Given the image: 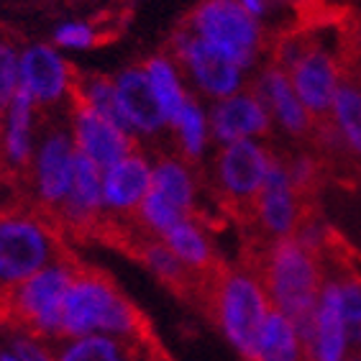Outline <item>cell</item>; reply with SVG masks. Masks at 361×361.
Segmentation results:
<instances>
[{"instance_id": "obj_20", "label": "cell", "mask_w": 361, "mask_h": 361, "mask_svg": "<svg viewBox=\"0 0 361 361\" xmlns=\"http://www.w3.org/2000/svg\"><path fill=\"white\" fill-rule=\"evenodd\" d=\"M34 111L36 100L23 87L6 108V121L0 128V152L11 169H26L34 154Z\"/></svg>"}, {"instance_id": "obj_16", "label": "cell", "mask_w": 361, "mask_h": 361, "mask_svg": "<svg viewBox=\"0 0 361 361\" xmlns=\"http://www.w3.org/2000/svg\"><path fill=\"white\" fill-rule=\"evenodd\" d=\"M21 87L36 105H54L72 90L70 67L51 47H28L21 54Z\"/></svg>"}, {"instance_id": "obj_2", "label": "cell", "mask_w": 361, "mask_h": 361, "mask_svg": "<svg viewBox=\"0 0 361 361\" xmlns=\"http://www.w3.org/2000/svg\"><path fill=\"white\" fill-rule=\"evenodd\" d=\"M144 315L133 307L111 277L77 267L62 307V336H116L144 341Z\"/></svg>"}, {"instance_id": "obj_8", "label": "cell", "mask_w": 361, "mask_h": 361, "mask_svg": "<svg viewBox=\"0 0 361 361\" xmlns=\"http://www.w3.org/2000/svg\"><path fill=\"white\" fill-rule=\"evenodd\" d=\"M172 47L182 67L188 70V75L192 77L195 85L205 95L223 100V97L241 90V67L233 59H228L223 51H218L216 47L197 39L185 26L172 36Z\"/></svg>"}, {"instance_id": "obj_9", "label": "cell", "mask_w": 361, "mask_h": 361, "mask_svg": "<svg viewBox=\"0 0 361 361\" xmlns=\"http://www.w3.org/2000/svg\"><path fill=\"white\" fill-rule=\"evenodd\" d=\"M287 75H290V82L298 92L300 103L310 111L313 118L331 116L336 90L341 85V72L338 62L326 47L305 39V47L298 54V59L290 64Z\"/></svg>"}, {"instance_id": "obj_23", "label": "cell", "mask_w": 361, "mask_h": 361, "mask_svg": "<svg viewBox=\"0 0 361 361\" xmlns=\"http://www.w3.org/2000/svg\"><path fill=\"white\" fill-rule=\"evenodd\" d=\"M144 341L116 338V336H80L62 348L56 361H136Z\"/></svg>"}, {"instance_id": "obj_37", "label": "cell", "mask_w": 361, "mask_h": 361, "mask_svg": "<svg viewBox=\"0 0 361 361\" xmlns=\"http://www.w3.org/2000/svg\"><path fill=\"white\" fill-rule=\"evenodd\" d=\"M343 361H361V348H351L346 354V359Z\"/></svg>"}, {"instance_id": "obj_28", "label": "cell", "mask_w": 361, "mask_h": 361, "mask_svg": "<svg viewBox=\"0 0 361 361\" xmlns=\"http://www.w3.org/2000/svg\"><path fill=\"white\" fill-rule=\"evenodd\" d=\"M72 92H77V95L82 97V100H87L97 113H103L105 118H111L113 123H118L121 128L128 131V126H126L123 116H121L118 97H116V82H113V80H108V77H92V80L82 82V87H72Z\"/></svg>"}, {"instance_id": "obj_31", "label": "cell", "mask_w": 361, "mask_h": 361, "mask_svg": "<svg viewBox=\"0 0 361 361\" xmlns=\"http://www.w3.org/2000/svg\"><path fill=\"white\" fill-rule=\"evenodd\" d=\"M54 44L62 49H90L97 44V31L90 23H62L54 31Z\"/></svg>"}, {"instance_id": "obj_15", "label": "cell", "mask_w": 361, "mask_h": 361, "mask_svg": "<svg viewBox=\"0 0 361 361\" xmlns=\"http://www.w3.org/2000/svg\"><path fill=\"white\" fill-rule=\"evenodd\" d=\"M116 97L126 126L131 133H157L161 126H167V118L161 113L149 75L144 67H128L116 80Z\"/></svg>"}, {"instance_id": "obj_30", "label": "cell", "mask_w": 361, "mask_h": 361, "mask_svg": "<svg viewBox=\"0 0 361 361\" xmlns=\"http://www.w3.org/2000/svg\"><path fill=\"white\" fill-rule=\"evenodd\" d=\"M18 87H21V54L8 39L0 36V111H6Z\"/></svg>"}, {"instance_id": "obj_17", "label": "cell", "mask_w": 361, "mask_h": 361, "mask_svg": "<svg viewBox=\"0 0 361 361\" xmlns=\"http://www.w3.org/2000/svg\"><path fill=\"white\" fill-rule=\"evenodd\" d=\"M152 172L144 154L131 152L113 167L103 169V202L116 213H136L152 190Z\"/></svg>"}, {"instance_id": "obj_7", "label": "cell", "mask_w": 361, "mask_h": 361, "mask_svg": "<svg viewBox=\"0 0 361 361\" xmlns=\"http://www.w3.org/2000/svg\"><path fill=\"white\" fill-rule=\"evenodd\" d=\"M274 157L267 146L254 139H243L226 144L218 154V185H221L226 200L233 205L254 210L259 190L264 185Z\"/></svg>"}, {"instance_id": "obj_4", "label": "cell", "mask_w": 361, "mask_h": 361, "mask_svg": "<svg viewBox=\"0 0 361 361\" xmlns=\"http://www.w3.org/2000/svg\"><path fill=\"white\" fill-rule=\"evenodd\" d=\"M75 264L54 262L28 279L0 292V315L36 336H62V307L75 277Z\"/></svg>"}, {"instance_id": "obj_35", "label": "cell", "mask_w": 361, "mask_h": 361, "mask_svg": "<svg viewBox=\"0 0 361 361\" xmlns=\"http://www.w3.org/2000/svg\"><path fill=\"white\" fill-rule=\"evenodd\" d=\"M246 11H249L251 16H264V11H267V0H238Z\"/></svg>"}, {"instance_id": "obj_13", "label": "cell", "mask_w": 361, "mask_h": 361, "mask_svg": "<svg viewBox=\"0 0 361 361\" xmlns=\"http://www.w3.org/2000/svg\"><path fill=\"white\" fill-rule=\"evenodd\" d=\"M351 351L346 334V320L341 310L338 279H323L315 305L313 336L305 348V361H343Z\"/></svg>"}, {"instance_id": "obj_12", "label": "cell", "mask_w": 361, "mask_h": 361, "mask_svg": "<svg viewBox=\"0 0 361 361\" xmlns=\"http://www.w3.org/2000/svg\"><path fill=\"white\" fill-rule=\"evenodd\" d=\"M208 126L216 141L226 146L233 141L264 136L271 126V113L257 92H233L213 105Z\"/></svg>"}, {"instance_id": "obj_6", "label": "cell", "mask_w": 361, "mask_h": 361, "mask_svg": "<svg viewBox=\"0 0 361 361\" xmlns=\"http://www.w3.org/2000/svg\"><path fill=\"white\" fill-rule=\"evenodd\" d=\"M182 26L233 59L241 70L257 59L262 44L259 21L238 0H200Z\"/></svg>"}, {"instance_id": "obj_1", "label": "cell", "mask_w": 361, "mask_h": 361, "mask_svg": "<svg viewBox=\"0 0 361 361\" xmlns=\"http://www.w3.org/2000/svg\"><path fill=\"white\" fill-rule=\"evenodd\" d=\"M264 285L269 302L274 310L295 323L298 336L302 341V351L313 336V318L318 295L323 287V271L318 264V254L295 236L274 238L262 271H257Z\"/></svg>"}, {"instance_id": "obj_10", "label": "cell", "mask_w": 361, "mask_h": 361, "mask_svg": "<svg viewBox=\"0 0 361 361\" xmlns=\"http://www.w3.org/2000/svg\"><path fill=\"white\" fill-rule=\"evenodd\" d=\"M72 139H75L77 152L90 157L100 169L113 167L116 161L128 157L133 149L131 133L97 113L87 100L75 92L72 100Z\"/></svg>"}, {"instance_id": "obj_36", "label": "cell", "mask_w": 361, "mask_h": 361, "mask_svg": "<svg viewBox=\"0 0 361 361\" xmlns=\"http://www.w3.org/2000/svg\"><path fill=\"white\" fill-rule=\"evenodd\" d=\"M136 361H164V359H161V354H157V351H152V354H149V351H141V354L136 356Z\"/></svg>"}, {"instance_id": "obj_34", "label": "cell", "mask_w": 361, "mask_h": 361, "mask_svg": "<svg viewBox=\"0 0 361 361\" xmlns=\"http://www.w3.org/2000/svg\"><path fill=\"white\" fill-rule=\"evenodd\" d=\"M346 42H348V47H351V51H354L356 59H361V18H359V21L348 23Z\"/></svg>"}, {"instance_id": "obj_40", "label": "cell", "mask_w": 361, "mask_h": 361, "mask_svg": "<svg viewBox=\"0 0 361 361\" xmlns=\"http://www.w3.org/2000/svg\"><path fill=\"white\" fill-rule=\"evenodd\" d=\"M0 128H3V126H0Z\"/></svg>"}, {"instance_id": "obj_38", "label": "cell", "mask_w": 361, "mask_h": 361, "mask_svg": "<svg viewBox=\"0 0 361 361\" xmlns=\"http://www.w3.org/2000/svg\"><path fill=\"white\" fill-rule=\"evenodd\" d=\"M354 72H356V77H351V80H354V82L361 87V59H356V67H354Z\"/></svg>"}, {"instance_id": "obj_11", "label": "cell", "mask_w": 361, "mask_h": 361, "mask_svg": "<svg viewBox=\"0 0 361 361\" xmlns=\"http://www.w3.org/2000/svg\"><path fill=\"white\" fill-rule=\"evenodd\" d=\"M75 139L64 131H51L44 136L34 159V180L39 200L49 208H62L72 188L75 172Z\"/></svg>"}, {"instance_id": "obj_33", "label": "cell", "mask_w": 361, "mask_h": 361, "mask_svg": "<svg viewBox=\"0 0 361 361\" xmlns=\"http://www.w3.org/2000/svg\"><path fill=\"white\" fill-rule=\"evenodd\" d=\"M13 354L18 356V361H56L49 354L47 348L34 338H18L13 343Z\"/></svg>"}, {"instance_id": "obj_32", "label": "cell", "mask_w": 361, "mask_h": 361, "mask_svg": "<svg viewBox=\"0 0 361 361\" xmlns=\"http://www.w3.org/2000/svg\"><path fill=\"white\" fill-rule=\"evenodd\" d=\"M285 167H287V174H290V182H292V188H295V192H298V197H302V195H307L315 188V182H318V164H315V159H310V157H298V159L285 164Z\"/></svg>"}, {"instance_id": "obj_18", "label": "cell", "mask_w": 361, "mask_h": 361, "mask_svg": "<svg viewBox=\"0 0 361 361\" xmlns=\"http://www.w3.org/2000/svg\"><path fill=\"white\" fill-rule=\"evenodd\" d=\"M254 92L262 97V103L267 105L271 118L277 121L287 133L305 136V133L313 131L315 118L310 116L305 105L300 103L298 92H295V87L290 82V75L282 67H277V64L267 67L264 75L259 77V85Z\"/></svg>"}, {"instance_id": "obj_5", "label": "cell", "mask_w": 361, "mask_h": 361, "mask_svg": "<svg viewBox=\"0 0 361 361\" xmlns=\"http://www.w3.org/2000/svg\"><path fill=\"white\" fill-rule=\"evenodd\" d=\"M59 262L54 231L34 213L0 210V287H13Z\"/></svg>"}, {"instance_id": "obj_21", "label": "cell", "mask_w": 361, "mask_h": 361, "mask_svg": "<svg viewBox=\"0 0 361 361\" xmlns=\"http://www.w3.org/2000/svg\"><path fill=\"white\" fill-rule=\"evenodd\" d=\"M161 238H164L167 249L172 251L174 257L180 259L190 271H195V274L208 277V274H213L218 269L213 246H210L205 231L192 218H185L177 226H172Z\"/></svg>"}, {"instance_id": "obj_19", "label": "cell", "mask_w": 361, "mask_h": 361, "mask_svg": "<svg viewBox=\"0 0 361 361\" xmlns=\"http://www.w3.org/2000/svg\"><path fill=\"white\" fill-rule=\"evenodd\" d=\"M123 243H131L133 254L146 264V269L154 271L157 277L164 282L167 287H172L177 295H185V298H192V292L205 290V279L190 271L188 267L182 264L180 259L174 257L172 251L167 249V243H161L157 236H146L144 228H141V236L126 238Z\"/></svg>"}, {"instance_id": "obj_14", "label": "cell", "mask_w": 361, "mask_h": 361, "mask_svg": "<svg viewBox=\"0 0 361 361\" xmlns=\"http://www.w3.org/2000/svg\"><path fill=\"white\" fill-rule=\"evenodd\" d=\"M254 213H257L262 228L271 238L292 236L300 221V202L298 192L292 188L287 167L279 159L271 161L267 180L259 190V197L254 202Z\"/></svg>"}, {"instance_id": "obj_25", "label": "cell", "mask_w": 361, "mask_h": 361, "mask_svg": "<svg viewBox=\"0 0 361 361\" xmlns=\"http://www.w3.org/2000/svg\"><path fill=\"white\" fill-rule=\"evenodd\" d=\"M144 70L149 75V82H152L154 92H157V100H159L161 113L167 118V126H172V121L180 116V111L190 100V95L180 85V75L174 70L172 59L169 56H152L144 64Z\"/></svg>"}, {"instance_id": "obj_24", "label": "cell", "mask_w": 361, "mask_h": 361, "mask_svg": "<svg viewBox=\"0 0 361 361\" xmlns=\"http://www.w3.org/2000/svg\"><path fill=\"white\" fill-rule=\"evenodd\" d=\"M152 190L161 195L169 205L192 218L195 210V182L190 169L177 159L159 161L152 172Z\"/></svg>"}, {"instance_id": "obj_27", "label": "cell", "mask_w": 361, "mask_h": 361, "mask_svg": "<svg viewBox=\"0 0 361 361\" xmlns=\"http://www.w3.org/2000/svg\"><path fill=\"white\" fill-rule=\"evenodd\" d=\"M172 128L177 131V139H180L182 152L188 154L190 159H197L205 149V141H208V118L197 103L190 97L185 108L180 111V116L172 121Z\"/></svg>"}, {"instance_id": "obj_39", "label": "cell", "mask_w": 361, "mask_h": 361, "mask_svg": "<svg viewBox=\"0 0 361 361\" xmlns=\"http://www.w3.org/2000/svg\"><path fill=\"white\" fill-rule=\"evenodd\" d=\"M0 361H18V356H16V354H3V356H0Z\"/></svg>"}, {"instance_id": "obj_26", "label": "cell", "mask_w": 361, "mask_h": 361, "mask_svg": "<svg viewBox=\"0 0 361 361\" xmlns=\"http://www.w3.org/2000/svg\"><path fill=\"white\" fill-rule=\"evenodd\" d=\"M331 121L338 128L346 149H351L361 159V87L354 80L338 85L334 108H331Z\"/></svg>"}, {"instance_id": "obj_3", "label": "cell", "mask_w": 361, "mask_h": 361, "mask_svg": "<svg viewBox=\"0 0 361 361\" xmlns=\"http://www.w3.org/2000/svg\"><path fill=\"white\" fill-rule=\"evenodd\" d=\"M202 298L208 302L223 336L246 361H254L271 302L262 279L251 269H221L205 282Z\"/></svg>"}, {"instance_id": "obj_22", "label": "cell", "mask_w": 361, "mask_h": 361, "mask_svg": "<svg viewBox=\"0 0 361 361\" xmlns=\"http://www.w3.org/2000/svg\"><path fill=\"white\" fill-rule=\"evenodd\" d=\"M254 361H305L302 341H300L295 323L274 307L264 323Z\"/></svg>"}, {"instance_id": "obj_29", "label": "cell", "mask_w": 361, "mask_h": 361, "mask_svg": "<svg viewBox=\"0 0 361 361\" xmlns=\"http://www.w3.org/2000/svg\"><path fill=\"white\" fill-rule=\"evenodd\" d=\"M341 290V310L346 320L348 346L361 348V279L354 274H343L338 277Z\"/></svg>"}]
</instances>
